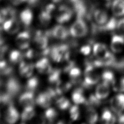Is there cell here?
I'll use <instances>...</instances> for the list:
<instances>
[{"label": "cell", "instance_id": "6da1fadb", "mask_svg": "<svg viewBox=\"0 0 124 124\" xmlns=\"http://www.w3.org/2000/svg\"><path fill=\"white\" fill-rule=\"evenodd\" d=\"M22 86L19 80L15 77H10L6 81H4L3 91L14 98L20 92Z\"/></svg>", "mask_w": 124, "mask_h": 124}, {"label": "cell", "instance_id": "7a4b0ae2", "mask_svg": "<svg viewBox=\"0 0 124 124\" xmlns=\"http://www.w3.org/2000/svg\"><path fill=\"white\" fill-rule=\"evenodd\" d=\"M88 31V28L85 22L78 18L71 25L69 32L73 37L79 38L85 36Z\"/></svg>", "mask_w": 124, "mask_h": 124}, {"label": "cell", "instance_id": "3957f363", "mask_svg": "<svg viewBox=\"0 0 124 124\" xmlns=\"http://www.w3.org/2000/svg\"><path fill=\"white\" fill-rule=\"evenodd\" d=\"M68 50V46L66 44L55 45L50 47L48 56L54 62H58L64 59Z\"/></svg>", "mask_w": 124, "mask_h": 124}, {"label": "cell", "instance_id": "277c9868", "mask_svg": "<svg viewBox=\"0 0 124 124\" xmlns=\"http://www.w3.org/2000/svg\"><path fill=\"white\" fill-rule=\"evenodd\" d=\"M99 76L95 70V67L88 64L84 71V84L91 86L96 84L99 80Z\"/></svg>", "mask_w": 124, "mask_h": 124}, {"label": "cell", "instance_id": "5b68a950", "mask_svg": "<svg viewBox=\"0 0 124 124\" xmlns=\"http://www.w3.org/2000/svg\"><path fill=\"white\" fill-rule=\"evenodd\" d=\"M73 12L71 9L65 5L59 7L55 14V19L59 23H64L69 21L72 18Z\"/></svg>", "mask_w": 124, "mask_h": 124}, {"label": "cell", "instance_id": "8992f818", "mask_svg": "<svg viewBox=\"0 0 124 124\" xmlns=\"http://www.w3.org/2000/svg\"><path fill=\"white\" fill-rule=\"evenodd\" d=\"M48 38L45 31L37 30L35 32L33 37V44L40 50L44 49L48 46Z\"/></svg>", "mask_w": 124, "mask_h": 124}, {"label": "cell", "instance_id": "52a82bcc", "mask_svg": "<svg viewBox=\"0 0 124 124\" xmlns=\"http://www.w3.org/2000/svg\"><path fill=\"white\" fill-rule=\"evenodd\" d=\"M31 36L29 31H26L18 33L15 40L16 46L21 49H27L31 43Z\"/></svg>", "mask_w": 124, "mask_h": 124}, {"label": "cell", "instance_id": "ba28073f", "mask_svg": "<svg viewBox=\"0 0 124 124\" xmlns=\"http://www.w3.org/2000/svg\"><path fill=\"white\" fill-rule=\"evenodd\" d=\"M20 23L16 18L6 19L2 25L3 30L9 34L17 33L20 29Z\"/></svg>", "mask_w": 124, "mask_h": 124}, {"label": "cell", "instance_id": "9c48e42d", "mask_svg": "<svg viewBox=\"0 0 124 124\" xmlns=\"http://www.w3.org/2000/svg\"><path fill=\"white\" fill-rule=\"evenodd\" d=\"M19 104L23 108L34 107L36 103L34 93L26 91L20 95L18 99Z\"/></svg>", "mask_w": 124, "mask_h": 124}, {"label": "cell", "instance_id": "30bf717a", "mask_svg": "<svg viewBox=\"0 0 124 124\" xmlns=\"http://www.w3.org/2000/svg\"><path fill=\"white\" fill-rule=\"evenodd\" d=\"M112 110L116 113H120L124 110V94L120 93L114 96L110 101Z\"/></svg>", "mask_w": 124, "mask_h": 124}, {"label": "cell", "instance_id": "8fae6325", "mask_svg": "<svg viewBox=\"0 0 124 124\" xmlns=\"http://www.w3.org/2000/svg\"><path fill=\"white\" fill-rule=\"evenodd\" d=\"M35 67L38 72L42 74H49L52 70L49 61L46 57L40 59L35 63Z\"/></svg>", "mask_w": 124, "mask_h": 124}, {"label": "cell", "instance_id": "7c38bea8", "mask_svg": "<svg viewBox=\"0 0 124 124\" xmlns=\"http://www.w3.org/2000/svg\"><path fill=\"white\" fill-rule=\"evenodd\" d=\"M19 114L14 105L8 106L4 113V119L9 124H14L19 119Z\"/></svg>", "mask_w": 124, "mask_h": 124}, {"label": "cell", "instance_id": "4fadbf2b", "mask_svg": "<svg viewBox=\"0 0 124 124\" xmlns=\"http://www.w3.org/2000/svg\"><path fill=\"white\" fill-rule=\"evenodd\" d=\"M53 99L46 91L40 93L35 98L36 103L42 108H48L52 104Z\"/></svg>", "mask_w": 124, "mask_h": 124}, {"label": "cell", "instance_id": "5bb4252c", "mask_svg": "<svg viewBox=\"0 0 124 124\" xmlns=\"http://www.w3.org/2000/svg\"><path fill=\"white\" fill-rule=\"evenodd\" d=\"M124 47V37L121 35H114L112 36L110 43L111 50L119 53L122 51Z\"/></svg>", "mask_w": 124, "mask_h": 124}, {"label": "cell", "instance_id": "9a60e30c", "mask_svg": "<svg viewBox=\"0 0 124 124\" xmlns=\"http://www.w3.org/2000/svg\"><path fill=\"white\" fill-rule=\"evenodd\" d=\"M34 65L33 63L22 61L19 66V72L23 78H30L32 75L34 71Z\"/></svg>", "mask_w": 124, "mask_h": 124}, {"label": "cell", "instance_id": "2e32d148", "mask_svg": "<svg viewBox=\"0 0 124 124\" xmlns=\"http://www.w3.org/2000/svg\"><path fill=\"white\" fill-rule=\"evenodd\" d=\"M109 92V85L103 81L96 86L95 95L99 100L104 99L108 96Z\"/></svg>", "mask_w": 124, "mask_h": 124}, {"label": "cell", "instance_id": "e0dca14e", "mask_svg": "<svg viewBox=\"0 0 124 124\" xmlns=\"http://www.w3.org/2000/svg\"><path fill=\"white\" fill-rule=\"evenodd\" d=\"M51 30V36L58 39H66L69 35V31L64 26L58 25L54 27Z\"/></svg>", "mask_w": 124, "mask_h": 124}, {"label": "cell", "instance_id": "ac0fdd59", "mask_svg": "<svg viewBox=\"0 0 124 124\" xmlns=\"http://www.w3.org/2000/svg\"><path fill=\"white\" fill-rule=\"evenodd\" d=\"M93 53L97 59H104L109 52L106 45L102 43H96L93 46Z\"/></svg>", "mask_w": 124, "mask_h": 124}, {"label": "cell", "instance_id": "d6986e66", "mask_svg": "<svg viewBox=\"0 0 124 124\" xmlns=\"http://www.w3.org/2000/svg\"><path fill=\"white\" fill-rule=\"evenodd\" d=\"M33 17V13L29 8H26L23 10L19 15L20 21L26 27H28L31 24L32 22Z\"/></svg>", "mask_w": 124, "mask_h": 124}, {"label": "cell", "instance_id": "ffe728a7", "mask_svg": "<svg viewBox=\"0 0 124 124\" xmlns=\"http://www.w3.org/2000/svg\"><path fill=\"white\" fill-rule=\"evenodd\" d=\"M94 19L96 23L100 25H103L108 21V15L104 10L97 9L93 14Z\"/></svg>", "mask_w": 124, "mask_h": 124}, {"label": "cell", "instance_id": "44dd1931", "mask_svg": "<svg viewBox=\"0 0 124 124\" xmlns=\"http://www.w3.org/2000/svg\"><path fill=\"white\" fill-rule=\"evenodd\" d=\"M112 12L116 16L124 15V0H114L111 7Z\"/></svg>", "mask_w": 124, "mask_h": 124}, {"label": "cell", "instance_id": "7402d4cb", "mask_svg": "<svg viewBox=\"0 0 124 124\" xmlns=\"http://www.w3.org/2000/svg\"><path fill=\"white\" fill-rule=\"evenodd\" d=\"M39 79L36 76L30 78L25 85L26 91L34 93L37 90L39 86Z\"/></svg>", "mask_w": 124, "mask_h": 124}, {"label": "cell", "instance_id": "603a6c76", "mask_svg": "<svg viewBox=\"0 0 124 124\" xmlns=\"http://www.w3.org/2000/svg\"><path fill=\"white\" fill-rule=\"evenodd\" d=\"M61 70L59 69H52L51 71L49 74L48 81L52 84L57 86L61 81L60 80Z\"/></svg>", "mask_w": 124, "mask_h": 124}, {"label": "cell", "instance_id": "cb8c5ba5", "mask_svg": "<svg viewBox=\"0 0 124 124\" xmlns=\"http://www.w3.org/2000/svg\"><path fill=\"white\" fill-rule=\"evenodd\" d=\"M86 120L90 124L95 123L98 120V114L95 109L90 106L87 108L85 113Z\"/></svg>", "mask_w": 124, "mask_h": 124}, {"label": "cell", "instance_id": "d4e9b609", "mask_svg": "<svg viewBox=\"0 0 124 124\" xmlns=\"http://www.w3.org/2000/svg\"><path fill=\"white\" fill-rule=\"evenodd\" d=\"M24 57L23 53L18 50H12L9 55V61L13 64L20 63L22 61Z\"/></svg>", "mask_w": 124, "mask_h": 124}, {"label": "cell", "instance_id": "484cf974", "mask_svg": "<svg viewBox=\"0 0 124 124\" xmlns=\"http://www.w3.org/2000/svg\"><path fill=\"white\" fill-rule=\"evenodd\" d=\"M35 115V110L34 107L24 108L21 114V120L23 123H25L32 119Z\"/></svg>", "mask_w": 124, "mask_h": 124}, {"label": "cell", "instance_id": "4316f807", "mask_svg": "<svg viewBox=\"0 0 124 124\" xmlns=\"http://www.w3.org/2000/svg\"><path fill=\"white\" fill-rule=\"evenodd\" d=\"M51 17L52 15L44 9L39 13L38 19L42 25L46 26L49 24L51 20Z\"/></svg>", "mask_w": 124, "mask_h": 124}, {"label": "cell", "instance_id": "83f0119b", "mask_svg": "<svg viewBox=\"0 0 124 124\" xmlns=\"http://www.w3.org/2000/svg\"><path fill=\"white\" fill-rule=\"evenodd\" d=\"M72 99L73 101L77 105L82 104L86 101L82 90L81 89H77L73 92L72 94Z\"/></svg>", "mask_w": 124, "mask_h": 124}, {"label": "cell", "instance_id": "f1b7e54d", "mask_svg": "<svg viewBox=\"0 0 124 124\" xmlns=\"http://www.w3.org/2000/svg\"><path fill=\"white\" fill-rule=\"evenodd\" d=\"M58 116V112L54 108H48L44 113L43 116L45 121L49 123L54 122Z\"/></svg>", "mask_w": 124, "mask_h": 124}, {"label": "cell", "instance_id": "f546056e", "mask_svg": "<svg viewBox=\"0 0 124 124\" xmlns=\"http://www.w3.org/2000/svg\"><path fill=\"white\" fill-rule=\"evenodd\" d=\"M117 22L114 18H111L105 24L100 26L99 29L102 31H112L117 27Z\"/></svg>", "mask_w": 124, "mask_h": 124}, {"label": "cell", "instance_id": "4dcf8cb0", "mask_svg": "<svg viewBox=\"0 0 124 124\" xmlns=\"http://www.w3.org/2000/svg\"><path fill=\"white\" fill-rule=\"evenodd\" d=\"M101 118L102 121L107 124H113L116 121L115 116L108 109H106L103 111Z\"/></svg>", "mask_w": 124, "mask_h": 124}, {"label": "cell", "instance_id": "1f68e13d", "mask_svg": "<svg viewBox=\"0 0 124 124\" xmlns=\"http://www.w3.org/2000/svg\"><path fill=\"white\" fill-rule=\"evenodd\" d=\"M103 81L109 84L113 85L115 83V78L113 73L110 71H105L102 75Z\"/></svg>", "mask_w": 124, "mask_h": 124}, {"label": "cell", "instance_id": "d6a6232c", "mask_svg": "<svg viewBox=\"0 0 124 124\" xmlns=\"http://www.w3.org/2000/svg\"><path fill=\"white\" fill-rule=\"evenodd\" d=\"M81 75V71L78 67H73L69 70V76L72 82L77 83L79 81Z\"/></svg>", "mask_w": 124, "mask_h": 124}, {"label": "cell", "instance_id": "836d02e7", "mask_svg": "<svg viewBox=\"0 0 124 124\" xmlns=\"http://www.w3.org/2000/svg\"><path fill=\"white\" fill-rule=\"evenodd\" d=\"M56 103L57 107L61 110H65L67 109L70 105V101L65 97H60L58 98Z\"/></svg>", "mask_w": 124, "mask_h": 124}, {"label": "cell", "instance_id": "e575fe53", "mask_svg": "<svg viewBox=\"0 0 124 124\" xmlns=\"http://www.w3.org/2000/svg\"><path fill=\"white\" fill-rule=\"evenodd\" d=\"M70 117L73 121H75L79 117V111L78 107L77 105L73 106L69 110Z\"/></svg>", "mask_w": 124, "mask_h": 124}, {"label": "cell", "instance_id": "d590c367", "mask_svg": "<svg viewBox=\"0 0 124 124\" xmlns=\"http://www.w3.org/2000/svg\"><path fill=\"white\" fill-rule=\"evenodd\" d=\"M23 54L24 57L28 59H33L36 57L39 56V52H36L32 49H27L24 53H23Z\"/></svg>", "mask_w": 124, "mask_h": 124}, {"label": "cell", "instance_id": "8d00e7d4", "mask_svg": "<svg viewBox=\"0 0 124 124\" xmlns=\"http://www.w3.org/2000/svg\"><path fill=\"white\" fill-rule=\"evenodd\" d=\"M116 28L120 34L124 37V18L120 19L117 22Z\"/></svg>", "mask_w": 124, "mask_h": 124}, {"label": "cell", "instance_id": "74e56055", "mask_svg": "<svg viewBox=\"0 0 124 124\" xmlns=\"http://www.w3.org/2000/svg\"><path fill=\"white\" fill-rule=\"evenodd\" d=\"M89 102L90 105L94 106H97L98 105L100 104V100L98 99L95 95H91L90 96L89 99Z\"/></svg>", "mask_w": 124, "mask_h": 124}, {"label": "cell", "instance_id": "f35d334b", "mask_svg": "<svg viewBox=\"0 0 124 124\" xmlns=\"http://www.w3.org/2000/svg\"><path fill=\"white\" fill-rule=\"evenodd\" d=\"M112 86H114V90L120 92H124V77L122 78L121 79L118 85H116L114 84Z\"/></svg>", "mask_w": 124, "mask_h": 124}, {"label": "cell", "instance_id": "ab89813d", "mask_svg": "<svg viewBox=\"0 0 124 124\" xmlns=\"http://www.w3.org/2000/svg\"><path fill=\"white\" fill-rule=\"evenodd\" d=\"M91 51V47L89 45L83 46L80 49V52L84 55H89Z\"/></svg>", "mask_w": 124, "mask_h": 124}, {"label": "cell", "instance_id": "60d3db41", "mask_svg": "<svg viewBox=\"0 0 124 124\" xmlns=\"http://www.w3.org/2000/svg\"><path fill=\"white\" fill-rule=\"evenodd\" d=\"M7 19L5 7L0 9V25L3 24Z\"/></svg>", "mask_w": 124, "mask_h": 124}, {"label": "cell", "instance_id": "b9f144b4", "mask_svg": "<svg viewBox=\"0 0 124 124\" xmlns=\"http://www.w3.org/2000/svg\"><path fill=\"white\" fill-rule=\"evenodd\" d=\"M10 2L15 6H18L24 2H27L28 0H9Z\"/></svg>", "mask_w": 124, "mask_h": 124}, {"label": "cell", "instance_id": "7bdbcfd3", "mask_svg": "<svg viewBox=\"0 0 124 124\" xmlns=\"http://www.w3.org/2000/svg\"><path fill=\"white\" fill-rule=\"evenodd\" d=\"M118 121L119 123L124 124V114L121 115L118 119Z\"/></svg>", "mask_w": 124, "mask_h": 124}, {"label": "cell", "instance_id": "ee69618b", "mask_svg": "<svg viewBox=\"0 0 124 124\" xmlns=\"http://www.w3.org/2000/svg\"><path fill=\"white\" fill-rule=\"evenodd\" d=\"M62 0H52V1L54 3H58L61 1Z\"/></svg>", "mask_w": 124, "mask_h": 124}, {"label": "cell", "instance_id": "f6af8a7d", "mask_svg": "<svg viewBox=\"0 0 124 124\" xmlns=\"http://www.w3.org/2000/svg\"></svg>", "mask_w": 124, "mask_h": 124}, {"label": "cell", "instance_id": "bcb514c9", "mask_svg": "<svg viewBox=\"0 0 124 124\" xmlns=\"http://www.w3.org/2000/svg\"><path fill=\"white\" fill-rule=\"evenodd\" d=\"M0 35H1V34H0Z\"/></svg>", "mask_w": 124, "mask_h": 124}]
</instances>
